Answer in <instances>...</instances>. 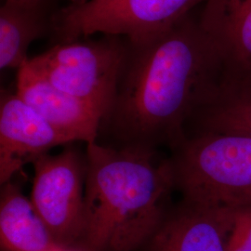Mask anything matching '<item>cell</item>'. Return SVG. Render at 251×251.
Instances as JSON below:
<instances>
[{
    "mask_svg": "<svg viewBox=\"0 0 251 251\" xmlns=\"http://www.w3.org/2000/svg\"><path fill=\"white\" fill-rule=\"evenodd\" d=\"M126 46L100 135L105 133L117 147L176 149L220 78L215 50L190 16L159 35L126 39Z\"/></svg>",
    "mask_w": 251,
    "mask_h": 251,
    "instance_id": "1",
    "label": "cell"
},
{
    "mask_svg": "<svg viewBox=\"0 0 251 251\" xmlns=\"http://www.w3.org/2000/svg\"><path fill=\"white\" fill-rule=\"evenodd\" d=\"M85 230L92 251H135L144 248L168 210L174 188L170 160L155 149L86 144Z\"/></svg>",
    "mask_w": 251,
    "mask_h": 251,
    "instance_id": "2",
    "label": "cell"
},
{
    "mask_svg": "<svg viewBox=\"0 0 251 251\" xmlns=\"http://www.w3.org/2000/svg\"><path fill=\"white\" fill-rule=\"evenodd\" d=\"M175 152L170 164L183 201L225 209L251 206V136L199 132Z\"/></svg>",
    "mask_w": 251,
    "mask_h": 251,
    "instance_id": "3",
    "label": "cell"
},
{
    "mask_svg": "<svg viewBox=\"0 0 251 251\" xmlns=\"http://www.w3.org/2000/svg\"><path fill=\"white\" fill-rule=\"evenodd\" d=\"M206 0H87L56 14L63 42L95 34L139 40L169 31Z\"/></svg>",
    "mask_w": 251,
    "mask_h": 251,
    "instance_id": "4",
    "label": "cell"
},
{
    "mask_svg": "<svg viewBox=\"0 0 251 251\" xmlns=\"http://www.w3.org/2000/svg\"><path fill=\"white\" fill-rule=\"evenodd\" d=\"M126 39L104 36L95 41L62 42L28 59V64L54 87L104 114L112 101L125 58Z\"/></svg>",
    "mask_w": 251,
    "mask_h": 251,
    "instance_id": "5",
    "label": "cell"
},
{
    "mask_svg": "<svg viewBox=\"0 0 251 251\" xmlns=\"http://www.w3.org/2000/svg\"><path fill=\"white\" fill-rule=\"evenodd\" d=\"M71 144L33 163L30 196L37 213L63 249L82 240L85 230L86 155Z\"/></svg>",
    "mask_w": 251,
    "mask_h": 251,
    "instance_id": "6",
    "label": "cell"
},
{
    "mask_svg": "<svg viewBox=\"0 0 251 251\" xmlns=\"http://www.w3.org/2000/svg\"><path fill=\"white\" fill-rule=\"evenodd\" d=\"M74 144L16 93L2 90L0 100V182L13 179L27 163L55 147Z\"/></svg>",
    "mask_w": 251,
    "mask_h": 251,
    "instance_id": "7",
    "label": "cell"
},
{
    "mask_svg": "<svg viewBox=\"0 0 251 251\" xmlns=\"http://www.w3.org/2000/svg\"><path fill=\"white\" fill-rule=\"evenodd\" d=\"M16 94L73 143L98 141L102 113L54 87L27 61L18 69Z\"/></svg>",
    "mask_w": 251,
    "mask_h": 251,
    "instance_id": "8",
    "label": "cell"
},
{
    "mask_svg": "<svg viewBox=\"0 0 251 251\" xmlns=\"http://www.w3.org/2000/svg\"><path fill=\"white\" fill-rule=\"evenodd\" d=\"M221 63V78L251 82V0H206L198 21Z\"/></svg>",
    "mask_w": 251,
    "mask_h": 251,
    "instance_id": "9",
    "label": "cell"
},
{
    "mask_svg": "<svg viewBox=\"0 0 251 251\" xmlns=\"http://www.w3.org/2000/svg\"><path fill=\"white\" fill-rule=\"evenodd\" d=\"M231 230L228 209L182 201L167 212L144 248L146 251H227Z\"/></svg>",
    "mask_w": 251,
    "mask_h": 251,
    "instance_id": "10",
    "label": "cell"
},
{
    "mask_svg": "<svg viewBox=\"0 0 251 251\" xmlns=\"http://www.w3.org/2000/svg\"><path fill=\"white\" fill-rule=\"evenodd\" d=\"M12 179L1 184V251H50L61 248L31 199Z\"/></svg>",
    "mask_w": 251,
    "mask_h": 251,
    "instance_id": "11",
    "label": "cell"
},
{
    "mask_svg": "<svg viewBox=\"0 0 251 251\" xmlns=\"http://www.w3.org/2000/svg\"><path fill=\"white\" fill-rule=\"evenodd\" d=\"M45 0L27 5L5 0L0 8V68L19 69L28 61L27 52L32 42L52 27Z\"/></svg>",
    "mask_w": 251,
    "mask_h": 251,
    "instance_id": "12",
    "label": "cell"
},
{
    "mask_svg": "<svg viewBox=\"0 0 251 251\" xmlns=\"http://www.w3.org/2000/svg\"><path fill=\"white\" fill-rule=\"evenodd\" d=\"M191 122L198 123V133H233L251 137V82L220 78Z\"/></svg>",
    "mask_w": 251,
    "mask_h": 251,
    "instance_id": "13",
    "label": "cell"
},
{
    "mask_svg": "<svg viewBox=\"0 0 251 251\" xmlns=\"http://www.w3.org/2000/svg\"><path fill=\"white\" fill-rule=\"evenodd\" d=\"M228 210L231 230L227 251H251V205Z\"/></svg>",
    "mask_w": 251,
    "mask_h": 251,
    "instance_id": "14",
    "label": "cell"
},
{
    "mask_svg": "<svg viewBox=\"0 0 251 251\" xmlns=\"http://www.w3.org/2000/svg\"><path fill=\"white\" fill-rule=\"evenodd\" d=\"M12 2H16L20 4H27V5H33V4H38L40 2H42L43 0H9Z\"/></svg>",
    "mask_w": 251,
    "mask_h": 251,
    "instance_id": "15",
    "label": "cell"
},
{
    "mask_svg": "<svg viewBox=\"0 0 251 251\" xmlns=\"http://www.w3.org/2000/svg\"><path fill=\"white\" fill-rule=\"evenodd\" d=\"M71 1H72V5H81L85 3L87 0H71Z\"/></svg>",
    "mask_w": 251,
    "mask_h": 251,
    "instance_id": "16",
    "label": "cell"
},
{
    "mask_svg": "<svg viewBox=\"0 0 251 251\" xmlns=\"http://www.w3.org/2000/svg\"><path fill=\"white\" fill-rule=\"evenodd\" d=\"M70 251L69 249H63V248H58V249H54L52 251Z\"/></svg>",
    "mask_w": 251,
    "mask_h": 251,
    "instance_id": "17",
    "label": "cell"
}]
</instances>
